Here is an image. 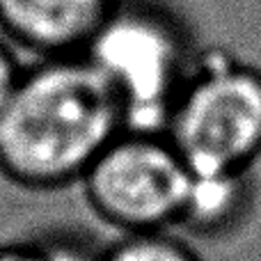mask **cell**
Returning a JSON list of instances; mask_svg holds the SVG:
<instances>
[{"label":"cell","instance_id":"obj_1","mask_svg":"<svg viewBox=\"0 0 261 261\" xmlns=\"http://www.w3.org/2000/svg\"><path fill=\"white\" fill-rule=\"evenodd\" d=\"M122 130L117 96L83 55L35 60L0 110V174L28 190L81 184Z\"/></svg>","mask_w":261,"mask_h":261},{"label":"cell","instance_id":"obj_2","mask_svg":"<svg viewBox=\"0 0 261 261\" xmlns=\"http://www.w3.org/2000/svg\"><path fill=\"white\" fill-rule=\"evenodd\" d=\"M81 55L115 92L124 128L165 133L197 48L165 3L117 0Z\"/></svg>","mask_w":261,"mask_h":261},{"label":"cell","instance_id":"obj_3","mask_svg":"<svg viewBox=\"0 0 261 261\" xmlns=\"http://www.w3.org/2000/svg\"><path fill=\"white\" fill-rule=\"evenodd\" d=\"M165 135L190 172H250L261 158V67L197 50Z\"/></svg>","mask_w":261,"mask_h":261},{"label":"cell","instance_id":"obj_4","mask_svg":"<svg viewBox=\"0 0 261 261\" xmlns=\"http://www.w3.org/2000/svg\"><path fill=\"white\" fill-rule=\"evenodd\" d=\"M190 167L165 133L124 128L81 179L92 213L117 234L176 229Z\"/></svg>","mask_w":261,"mask_h":261},{"label":"cell","instance_id":"obj_5","mask_svg":"<svg viewBox=\"0 0 261 261\" xmlns=\"http://www.w3.org/2000/svg\"><path fill=\"white\" fill-rule=\"evenodd\" d=\"M117 0H0V37L35 60L81 55Z\"/></svg>","mask_w":261,"mask_h":261},{"label":"cell","instance_id":"obj_6","mask_svg":"<svg viewBox=\"0 0 261 261\" xmlns=\"http://www.w3.org/2000/svg\"><path fill=\"white\" fill-rule=\"evenodd\" d=\"M257 199L250 172H190L176 231L216 241L236 234L250 220Z\"/></svg>","mask_w":261,"mask_h":261},{"label":"cell","instance_id":"obj_7","mask_svg":"<svg viewBox=\"0 0 261 261\" xmlns=\"http://www.w3.org/2000/svg\"><path fill=\"white\" fill-rule=\"evenodd\" d=\"M99 261H204L199 252L176 234V229L119 234L99 252Z\"/></svg>","mask_w":261,"mask_h":261},{"label":"cell","instance_id":"obj_8","mask_svg":"<svg viewBox=\"0 0 261 261\" xmlns=\"http://www.w3.org/2000/svg\"><path fill=\"white\" fill-rule=\"evenodd\" d=\"M25 64L18 62L16 48L9 44L5 37H0V110L5 108L7 99L12 96L14 87H16L21 71Z\"/></svg>","mask_w":261,"mask_h":261}]
</instances>
